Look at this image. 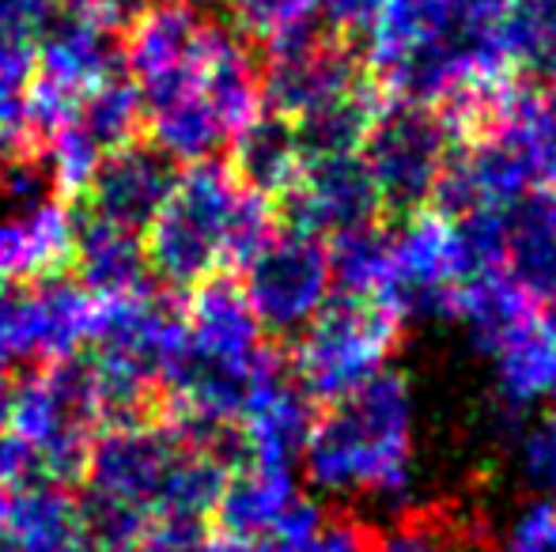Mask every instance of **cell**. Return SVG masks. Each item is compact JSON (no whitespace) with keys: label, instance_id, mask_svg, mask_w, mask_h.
<instances>
[{"label":"cell","instance_id":"25","mask_svg":"<svg viewBox=\"0 0 556 552\" xmlns=\"http://www.w3.org/2000/svg\"><path fill=\"white\" fill-rule=\"evenodd\" d=\"M511 68H522L538 88L556 84V0H515L507 15Z\"/></svg>","mask_w":556,"mask_h":552},{"label":"cell","instance_id":"17","mask_svg":"<svg viewBox=\"0 0 556 552\" xmlns=\"http://www.w3.org/2000/svg\"><path fill=\"white\" fill-rule=\"evenodd\" d=\"M300 500L292 470H269V465H247L231 473L224 496L213 511L216 534L239 549H254L280 526V518Z\"/></svg>","mask_w":556,"mask_h":552},{"label":"cell","instance_id":"6","mask_svg":"<svg viewBox=\"0 0 556 552\" xmlns=\"http://www.w3.org/2000/svg\"><path fill=\"white\" fill-rule=\"evenodd\" d=\"M367 88V61L323 20L300 23L265 42L262 111L300 121L337 99Z\"/></svg>","mask_w":556,"mask_h":552},{"label":"cell","instance_id":"32","mask_svg":"<svg viewBox=\"0 0 556 552\" xmlns=\"http://www.w3.org/2000/svg\"><path fill=\"white\" fill-rule=\"evenodd\" d=\"M387 0H318V15L330 30L352 35V30H371Z\"/></svg>","mask_w":556,"mask_h":552},{"label":"cell","instance_id":"23","mask_svg":"<svg viewBox=\"0 0 556 552\" xmlns=\"http://www.w3.org/2000/svg\"><path fill=\"white\" fill-rule=\"evenodd\" d=\"M379 95L371 88H359L352 95L337 99L323 111L292 121L295 140H300L303 163L307 159H333V155H356L367 140L375 114H379Z\"/></svg>","mask_w":556,"mask_h":552},{"label":"cell","instance_id":"14","mask_svg":"<svg viewBox=\"0 0 556 552\" xmlns=\"http://www.w3.org/2000/svg\"><path fill=\"white\" fill-rule=\"evenodd\" d=\"M30 50H35V76L73 91V95H88L99 84L125 76L122 35L73 8L58 4V12L35 35Z\"/></svg>","mask_w":556,"mask_h":552},{"label":"cell","instance_id":"28","mask_svg":"<svg viewBox=\"0 0 556 552\" xmlns=\"http://www.w3.org/2000/svg\"><path fill=\"white\" fill-rule=\"evenodd\" d=\"M515 450H519V470L534 492L545 500L556 496V409L530 416L515 435Z\"/></svg>","mask_w":556,"mask_h":552},{"label":"cell","instance_id":"16","mask_svg":"<svg viewBox=\"0 0 556 552\" xmlns=\"http://www.w3.org/2000/svg\"><path fill=\"white\" fill-rule=\"evenodd\" d=\"M530 303H556V190H530L504 208V266Z\"/></svg>","mask_w":556,"mask_h":552},{"label":"cell","instance_id":"12","mask_svg":"<svg viewBox=\"0 0 556 552\" xmlns=\"http://www.w3.org/2000/svg\"><path fill=\"white\" fill-rule=\"evenodd\" d=\"M277 223L303 235H341L359 223L379 220L382 205L375 182L364 167V155H333V159H307L300 167L295 185L280 201Z\"/></svg>","mask_w":556,"mask_h":552},{"label":"cell","instance_id":"15","mask_svg":"<svg viewBox=\"0 0 556 552\" xmlns=\"http://www.w3.org/2000/svg\"><path fill=\"white\" fill-rule=\"evenodd\" d=\"M68 277L84 287L88 299L103 303L132 299L155 287L144 239L84 213L73 216V228H68Z\"/></svg>","mask_w":556,"mask_h":552},{"label":"cell","instance_id":"24","mask_svg":"<svg viewBox=\"0 0 556 552\" xmlns=\"http://www.w3.org/2000/svg\"><path fill=\"white\" fill-rule=\"evenodd\" d=\"M68 126L88 140L99 155H111L117 147L132 144V140H140V126H144V111H140L137 88H132L125 76L99 84V88H91L88 95H80Z\"/></svg>","mask_w":556,"mask_h":552},{"label":"cell","instance_id":"4","mask_svg":"<svg viewBox=\"0 0 556 552\" xmlns=\"http://www.w3.org/2000/svg\"><path fill=\"white\" fill-rule=\"evenodd\" d=\"M462 144V133L443 111L413 103H382L375 114L367 140L359 147L364 167L387 213L420 216L432 208L446 159Z\"/></svg>","mask_w":556,"mask_h":552},{"label":"cell","instance_id":"2","mask_svg":"<svg viewBox=\"0 0 556 552\" xmlns=\"http://www.w3.org/2000/svg\"><path fill=\"white\" fill-rule=\"evenodd\" d=\"M99 424L103 416H99L96 371L88 356L73 352L15 378L8 427L35 450L46 485L65 488L68 480L84 477V462Z\"/></svg>","mask_w":556,"mask_h":552},{"label":"cell","instance_id":"26","mask_svg":"<svg viewBox=\"0 0 556 552\" xmlns=\"http://www.w3.org/2000/svg\"><path fill=\"white\" fill-rule=\"evenodd\" d=\"M367 552H473V526L451 511H409L371 538Z\"/></svg>","mask_w":556,"mask_h":552},{"label":"cell","instance_id":"22","mask_svg":"<svg viewBox=\"0 0 556 552\" xmlns=\"http://www.w3.org/2000/svg\"><path fill=\"white\" fill-rule=\"evenodd\" d=\"M326 258H330V280L337 295L375 303L390 277V261H394V228L371 220L341 231L326 246Z\"/></svg>","mask_w":556,"mask_h":552},{"label":"cell","instance_id":"7","mask_svg":"<svg viewBox=\"0 0 556 552\" xmlns=\"http://www.w3.org/2000/svg\"><path fill=\"white\" fill-rule=\"evenodd\" d=\"M239 273L242 299L269 345L300 337L333 295L326 243L303 231L277 228Z\"/></svg>","mask_w":556,"mask_h":552},{"label":"cell","instance_id":"1","mask_svg":"<svg viewBox=\"0 0 556 552\" xmlns=\"http://www.w3.org/2000/svg\"><path fill=\"white\" fill-rule=\"evenodd\" d=\"M413 386L382 368L344 398L318 409L303 442L307 480L341 500H402L413 480Z\"/></svg>","mask_w":556,"mask_h":552},{"label":"cell","instance_id":"8","mask_svg":"<svg viewBox=\"0 0 556 552\" xmlns=\"http://www.w3.org/2000/svg\"><path fill=\"white\" fill-rule=\"evenodd\" d=\"M91 310L68 269L0 280V368H42L73 356L91 330Z\"/></svg>","mask_w":556,"mask_h":552},{"label":"cell","instance_id":"13","mask_svg":"<svg viewBox=\"0 0 556 552\" xmlns=\"http://www.w3.org/2000/svg\"><path fill=\"white\" fill-rule=\"evenodd\" d=\"M88 337L96 341V352H91L96 360L132 371L160 390L163 371L186 345V318L178 314V307L167 295L152 287L144 295L114 299L91 310Z\"/></svg>","mask_w":556,"mask_h":552},{"label":"cell","instance_id":"3","mask_svg":"<svg viewBox=\"0 0 556 552\" xmlns=\"http://www.w3.org/2000/svg\"><path fill=\"white\" fill-rule=\"evenodd\" d=\"M235 197L239 182L220 159L193 163L178 175L170 201L144 231V254L155 284L193 292L224 273V235Z\"/></svg>","mask_w":556,"mask_h":552},{"label":"cell","instance_id":"35","mask_svg":"<svg viewBox=\"0 0 556 552\" xmlns=\"http://www.w3.org/2000/svg\"><path fill=\"white\" fill-rule=\"evenodd\" d=\"M186 4H198V0H186Z\"/></svg>","mask_w":556,"mask_h":552},{"label":"cell","instance_id":"34","mask_svg":"<svg viewBox=\"0 0 556 552\" xmlns=\"http://www.w3.org/2000/svg\"><path fill=\"white\" fill-rule=\"evenodd\" d=\"M542 322H545V330H549L553 337H556V303H553V307H549V310H545V314H542Z\"/></svg>","mask_w":556,"mask_h":552},{"label":"cell","instance_id":"9","mask_svg":"<svg viewBox=\"0 0 556 552\" xmlns=\"http://www.w3.org/2000/svg\"><path fill=\"white\" fill-rule=\"evenodd\" d=\"M466 280L469 269L451 220L420 213L394 231V261L375 303L394 318L397 330L405 325L420 330V325H435L446 318L454 322V303Z\"/></svg>","mask_w":556,"mask_h":552},{"label":"cell","instance_id":"11","mask_svg":"<svg viewBox=\"0 0 556 552\" xmlns=\"http://www.w3.org/2000/svg\"><path fill=\"white\" fill-rule=\"evenodd\" d=\"M178 175L182 167L167 159L152 140H132L99 159L88 185L80 190V213L144 239V231L175 193Z\"/></svg>","mask_w":556,"mask_h":552},{"label":"cell","instance_id":"33","mask_svg":"<svg viewBox=\"0 0 556 552\" xmlns=\"http://www.w3.org/2000/svg\"><path fill=\"white\" fill-rule=\"evenodd\" d=\"M12 401H15V378L8 368H0V427H8V420H12Z\"/></svg>","mask_w":556,"mask_h":552},{"label":"cell","instance_id":"27","mask_svg":"<svg viewBox=\"0 0 556 552\" xmlns=\"http://www.w3.org/2000/svg\"><path fill=\"white\" fill-rule=\"evenodd\" d=\"M227 8H231L235 30L242 38H262V42L300 27V23L323 20L318 0H227Z\"/></svg>","mask_w":556,"mask_h":552},{"label":"cell","instance_id":"18","mask_svg":"<svg viewBox=\"0 0 556 552\" xmlns=\"http://www.w3.org/2000/svg\"><path fill=\"white\" fill-rule=\"evenodd\" d=\"M303 167L295 126L288 118L262 111L227 140V170L247 193L280 201L295 185Z\"/></svg>","mask_w":556,"mask_h":552},{"label":"cell","instance_id":"21","mask_svg":"<svg viewBox=\"0 0 556 552\" xmlns=\"http://www.w3.org/2000/svg\"><path fill=\"white\" fill-rule=\"evenodd\" d=\"M534 318L538 314L530 299L500 269L469 277L458 292V303H454V322H462L469 345L481 356H492L515 333L527 330Z\"/></svg>","mask_w":556,"mask_h":552},{"label":"cell","instance_id":"5","mask_svg":"<svg viewBox=\"0 0 556 552\" xmlns=\"http://www.w3.org/2000/svg\"><path fill=\"white\" fill-rule=\"evenodd\" d=\"M397 333L402 330L379 303L333 292L315 322L295 337V386L318 409L330 406L387 368Z\"/></svg>","mask_w":556,"mask_h":552},{"label":"cell","instance_id":"31","mask_svg":"<svg viewBox=\"0 0 556 552\" xmlns=\"http://www.w3.org/2000/svg\"><path fill=\"white\" fill-rule=\"evenodd\" d=\"M42 480V470H38V458L12 427H0V492L4 488H27Z\"/></svg>","mask_w":556,"mask_h":552},{"label":"cell","instance_id":"10","mask_svg":"<svg viewBox=\"0 0 556 552\" xmlns=\"http://www.w3.org/2000/svg\"><path fill=\"white\" fill-rule=\"evenodd\" d=\"M178 454H182V439L167 420L152 416L137 424H114L91 439L84 480L91 496L152 515L155 496Z\"/></svg>","mask_w":556,"mask_h":552},{"label":"cell","instance_id":"29","mask_svg":"<svg viewBox=\"0 0 556 552\" xmlns=\"http://www.w3.org/2000/svg\"><path fill=\"white\" fill-rule=\"evenodd\" d=\"M507 552H556V500H534L515 518Z\"/></svg>","mask_w":556,"mask_h":552},{"label":"cell","instance_id":"30","mask_svg":"<svg viewBox=\"0 0 556 552\" xmlns=\"http://www.w3.org/2000/svg\"><path fill=\"white\" fill-rule=\"evenodd\" d=\"M61 0H0V42L35 46V35L46 27Z\"/></svg>","mask_w":556,"mask_h":552},{"label":"cell","instance_id":"19","mask_svg":"<svg viewBox=\"0 0 556 552\" xmlns=\"http://www.w3.org/2000/svg\"><path fill=\"white\" fill-rule=\"evenodd\" d=\"M186 341L198 352L216 356V360H254L269 348L265 333L257 330L247 299H242L239 280L213 277L190 295V318H186Z\"/></svg>","mask_w":556,"mask_h":552},{"label":"cell","instance_id":"20","mask_svg":"<svg viewBox=\"0 0 556 552\" xmlns=\"http://www.w3.org/2000/svg\"><path fill=\"white\" fill-rule=\"evenodd\" d=\"M489 360L496 375L492 409L500 413L527 420L542 401L556 398V337L545 330L542 314L507 345H500Z\"/></svg>","mask_w":556,"mask_h":552}]
</instances>
